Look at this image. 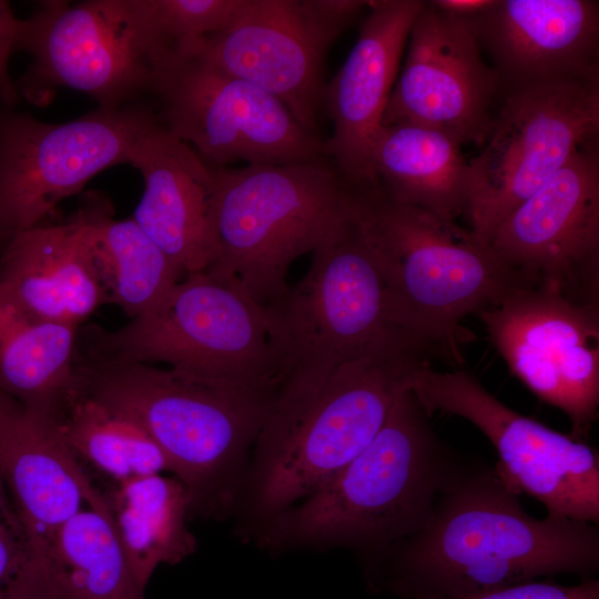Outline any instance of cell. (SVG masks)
Returning <instances> with one entry per match:
<instances>
[{"instance_id":"cell-4","label":"cell","mask_w":599,"mask_h":599,"mask_svg":"<svg viewBox=\"0 0 599 599\" xmlns=\"http://www.w3.org/2000/svg\"><path fill=\"white\" fill-rule=\"evenodd\" d=\"M78 389L141 426L189 493L191 516H233L274 395L150 364H75Z\"/></svg>"},{"instance_id":"cell-19","label":"cell","mask_w":599,"mask_h":599,"mask_svg":"<svg viewBox=\"0 0 599 599\" xmlns=\"http://www.w3.org/2000/svg\"><path fill=\"white\" fill-rule=\"evenodd\" d=\"M425 0H373L345 62L325 85L326 155L351 183H372V152L413 21Z\"/></svg>"},{"instance_id":"cell-26","label":"cell","mask_w":599,"mask_h":599,"mask_svg":"<svg viewBox=\"0 0 599 599\" xmlns=\"http://www.w3.org/2000/svg\"><path fill=\"white\" fill-rule=\"evenodd\" d=\"M44 542L51 599H145L99 494Z\"/></svg>"},{"instance_id":"cell-14","label":"cell","mask_w":599,"mask_h":599,"mask_svg":"<svg viewBox=\"0 0 599 599\" xmlns=\"http://www.w3.org/2000/svg\"><path fill=\"white\" fill-rule=\"evenodd\" d=\"M506 364L585 441L599 408V307L531 284L477 314Z\"/></svg>"},{"instance_id":"cell-32","label":"cell","mask_w":599,"mask_h":599,"mask_svg":"<svg viewBox=\"0 0 599 599\" xmlns=\"http://www.w3.org/2000/svg\"><path fill=\"white\" fill-rule=\"evenodd\" d=\"M300 4L316 33L331 47L368 7V1L300 0Z\"/></svg>"},{"instance_id":"cell-12","label":"cell","mask_w":599,"mask_h":599,"mask_svg":"<svg viewBox=\"0 0 599 599\" xmlns=\"http://www.w3.org/2000/svg\"><path fill=\"white\" fill-rule=\"evenodd\" d=\"M408 388L425 410L461 417L494 446L495 470L517 494L536 498L547 515L599 522V455L573 439L501 403L464 370H414Z\"/></svg>"},{"instance_id":"cell-24","label":"cell","mask_w":599,"mask_h":599,"mask_svg":"<svg viewBox=\"0 0 599 599\" xmlns=\"http://www.w3.org/2000/svg\"><path fill=\"white\" fill-rule=\"evenodd\" d=\"M79 328L34 315L0 285V389L61 422L78 393Z\"/></svg>"},{"instance_id":"cell-2","label":"cell","mask_w":599,"mask_h":599,"mask_svg":"<svg viewBox=\"0 0 599 599\" xmlns=\"http://www.w3.org/2000/svg\"><path fill=\"white\" fill-rule=\"evenodd\" d=\"M469 459L438 437L429 414L406 388L362 453L246 540L271 554L347 549L364 562L418 531Z\"/></svg>"},{"instance_id":"cell-18","label":"cell","mask_w":599,"mask_h":599,"mask_svg":"<svg viewBox=\"0 0 599 599\" xmlns=\"http://www.w3.org/2000/svg\"><path fill=\"white\" fill-rule=\"evenodd\" d=\"M500 92L599 73V2L495 0L465 19Z\"/></svg>"},{"instance_id":"cell-30","label":"cell","mask_w":599,"mask_h":599,"mask_svg":"<svg viewBox=\"0 0 599 599\" xmlns=\"http://www.w3.org/2000/svg\"><path fill=\"white\" fill-rule=\"evenodd\" d=\"M248 0H148L175 55L193 54L209 37L229 27Z\"/></svg>"},{"instance_id":"cell-21","label":"cell","mask_w":599,"mask_h":599,"mask_svg":"<svg viewBox=\"0 0 599 599\" xmlns=\"http://www.w3.org/2000/svg\"><path fill=\"white\" fill-rule=\"evenodd\" d=\"M0 473L43 544L98 491L65 445L60 422L26 407L2 389Z\"/></svg>"},{"instance_id":"cell-22","label":"cell","mask_w":599,"mask_h":599,"mask_svg":"<svg viewBox=\"0 0 599 599\" xmlns=\"http://www.w3.org/2000/svg\"><path fill=\"white\" fill-rule=\"evenodd\" d=\"M0 285L34 315L77 327L105 304L83 209L9 240L0 250Z\"/></svg>"},{"instance_id":"cell-34","label":"cell","mask_w":599,"mask_h":599,"mask_svg":"<svg viewBox=\"0 0 599 599\" xmlns=\"http://www.w3.org/2000/svg\"><path fill=\"white\" fill-rule=\"evenodd\" d=\"M495 0H428L436 9L461 19L471 18L493 6Z\"/></svg>"},{"instance_id":"cell-28","label":"cell","mask_w":599,"mask_h":599,"mask_svg":"<svg viewBox=\"0 0 599 599\" xmlns=\"http://www.w3.org/2000/svg\"><path fill=\"white\" fill-rule=\"evenodd\" d=\"M60 433L81 465L87 463L111 481L167 470L163 453L141 426L79 389Z\"/></svg>"},{"instance_id":"cell-7","label":"cell","mask_w":599,"mask_h":599,"mask_svg":"<svg viewBox=\"0 0 599 599\" xmlns=\"http://www.w3.org/2000/svg\"><path fill=\"white\" fill-rule=\"evenodd\" d=\"M75 363L150 364L276 395L282 375L265 307L234 278L186 274L125 326L79 329Z\"/></svg>"},{"instance_id":"cell-31","label":"cell","mask_w":599,"mask_h":599,"mask_svg":"<svg viewBox=\"0 0 599 599\" xmlns=\"http://www.w3.org/2000/svg\"><path fill=\"white\" fill-rule=\"evenodd\" d=\"M423 599H599V581L591 578L565 586L551 580H534L469 597Z\"/></svg>"},{"instance_id":"cell-6","label":"cell","mask_w":599,"mask_h":599,"mask_svg":"<svg viewBox=\"0 0 599 599\" xmlns=\"http://www.w3.org/2000/svg\"><path fill=\"white\" fill-rule=\"evenodd\" d=\"M212 257L261 305L288 288L290 266L352 214V183L329 158L286 164L213 166Z\"/></svg>"},{"instance_id":"cell-25","label":"cell","mask_w":599,"mask_h":599,"mask_svg":"<svg viewBox=\"0 0 599 599\" xmlns=\"http://www.w3.org/2000/svg\"><path fill=\"white\" fill-rule=\"evenodd\" d=\"M100 493L126 560L143 589L158 567L180 564L196 550V538L187 526L190 496L175 477L158 474L110 480Z\"/></svg>"},{"instance_id":"cell-17","label":"cell","mask_w":599,"mask_h":599,"mask_svg":"<svg viewBox=\"0 0 599 599\" xmlns=\"http://www.w3.org/2000/svg\"><path fill=\"white\" fill-rule=\"evenodd\" d=\"M327 49L300 0H248L229 27L206 38L193 54L275 97L316 134Z\"/></svg>"},{"instance_id":"cell-15","label":"cell","mask_w":599,"mask_h":599,"mask_svg":"<svg viewBox=\"0 0 599 599\" xmlns=\"http://www.w3.org/2000/svg\"><path fill=\"white\" fill-rule=\"evenodd\" d=\"M488 246L532 283L599 307V140L510 212Z\"/></svg>"},{"instance_id":"cell-33","label":"cell","mask_w":599,"mask_h":599,"mask_svg":"<svg viewBox=\"0 0 599 599\" xmlns=\"http://www.w3.org/2000/svg\"><path fill=\"white\" fill-rule=\"evenodd\" d=\"M24 19H18L8 1L0 0V104L12 109L20 95L8 71L11 54L19 50Z\"/></svg>"},{"instance_id":"cell-8","label":"cell","mask_w":599,"mask_h":599,"mask_svg":"<svg viewBox=\"0 0 599 599\" xmlns=\"http://www.w3.org/2000/svg\"><path fill=\"white\" fill-rule=\"evenodd\" d=\"M306 274L265 307L282 385L317 382L359 358L434 354L394 325L377 262L349 217L313 252Z\"/></svg>"},{"instance_id":"cell-1","label":"cell","mask_w":599,"mask_h":599,"mask_svg":"<svg viewBox=\"0 0 599 599\" xmlns=\"http://www.w3.org/2000/svg\"><path fill=\"white\" fill-rule=\"evenodd\" d=\"M495 467L470 458L425 525L361 562L367 588L396 599L461 598L599 569L598 524L527 512Z\"/></svg>"},{"instance_id":"cell-16","label":"cell","mask_w":599,"mask_h":599,"mask_svg":"<svg viewBox=\"0 0 599 599\" xmlns=\"http://www.w3.org/2000/svg\"><path fill=\"white\" fill-rule=\"evenodd\" d=\"M406 44V59L392 89L382 126L427 125L461 145L483 146L500 85L468 21L425 1Z\"/></svg>"},{"instance_id":"cell-23","label":"cell","mask_w":599,"mask_h":599,"mask_svg":"<svg viewBox=\"0 0 599 599\" xmlns=\"http://www.w3.org/2000/svg\"><path fill=\"white\" fill-rule=\"evenodd\" d=\"M461 146L432 126H382L372 152V183L397 202L456 222L469 206L468 164Z\"/></svg>"},{"instance_id":"cell-10","label":"cell","mask_w":599,"mask_h":599,"mask_svg":"<svg viewBox=\"0 0 599 599\" xmlns=\"http://www.w3.org/2000/svg\"><path fill=\"white\" fill-rule=\"evenodd\" d=\"M599 140V73L500 92L489 134L467 160L471 235L499 224L582 146Z\"/></svg>"},{"instance_id":"cell-5","label":"cell","mask_w":599,"mask_h":599,"mask_svg":"<svg viewBox=\"0 0 599 599\" xmlns=\"http://www.w3.org/2000/svg\"><path fill=\"white\" fill-rule=\"evenodd\" d=\"M351 217L379 267L392 323L435 357L461 363L460 322L534 284L469 230L374 183H352Z\"/></svg>"},{"instance_id":"cell-27","label":"cell","mask_w":599,"mask_h":599,"mask_svg":"<svg viewBox=\"0 0 599 599\" xmlns=\"http://www.w3.org/2000/svg\"><path fill=\"white\" fill-rule=\"evenodd\" d=\"M82 209L106 303L120 306L134 318L182 280L183 271L132 217L113 219L108 200L92 196Z\"/></svg>"},{"instance_id":"cell-20","label":"cell","mask_w":599,"mask_h":599,"mask_svg":"<svg viewBox=\"0 0 599 599\" xmlns=\"http://www.w3.org/2000/svg\"><path fill=\"white\" fill-rule=\"evenodd\" d=\"M144 189L132 219L184 273L209 267L213 166L159 120L135 141L128 162Z\"/></svg>"},{"instance_id":"cell-3","label":"cell","mask_w":599,"mask_h":599,"mask_svg":"<svg viewBox=\"0 0 599 599\" xmlns=\"http://www.w3.org/2000/svg\"><path fill=\"white\" fill-rule=\"evenodd\" d=\"M414 353L374 355L324 378L277 390L252 449L234 510L237 534L296 505L362 453L385 425L414 370Z\"/></svg>"},{"instance_id":"cell-13","label":"cell","mask_w":599,"mask_h":599,"mask_svg":"<svg viewBox=\"0 0 599 599\" xmlns=\"http://www.w3.org/2000/svg\"><path fill=\"white\" fill-rule=\"evenodd\" d=\"M159 122L212 166L326 158L325 143L275 97L195 54L173 55L152 91Z\"/></svg>"},{"instance_id":"cell-29","label":"cell","mask_w":599,"mask_h":599,"mask_svg":"<svg viewBox=\"0 0 599 599\" xmlns=\"http://www.w3.org/2000/svg\"><path fill=\"white\" fill-rule=\"evenodd\" d=\"M0 599H51L45 545L21 515L1 473Z\"/></svg>"},{"instance_id":"cell-11","label":"cell","mask_w":599,"mask_h":599,"mask_svg":"<svg viewBox=\"0 0 599 599\" xmlns=\"http://www.w3.org/2000/svg\"><path fill=\"white\" fill-rule=\"evenodd\" d=\"M156 121L154 111L132 104L98 108L63 123L0 104V250L43 224L94 175L126 164L131 146Z\"/></svg>"},{"instance_id":"cell-9","label":"cell","mask_w":599,"mask_h":599,"mask_svg":"<svg viewBox=\"0 0 599 599\" xmlns=\"http://www.w3.org/2000/svg\"><path fill=\"white\" fill-rule=\"evenodd\" d=\"M19 50L32 57L14 82L20 98L42 106L64 87L90 95L104 110L152 93L174 55L148 0L42 1L24 19Z\"/></svg>"}]
</instances>
